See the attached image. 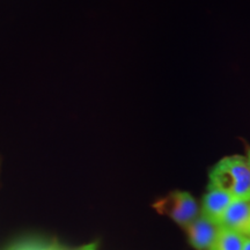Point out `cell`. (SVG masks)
I'll use <instances>...</instances> for the list:
<instances>
[{"label": "cell", "instance_id": "6da1fadb", "mask_svg": "<svg viewBox=\"0 0 250 250\" xmlns=\"http://www.w3.org/2000/svg\"><path fill=\"white\" fill-rule=\"evenodd\" d=\"M208 184L225 190L234 198L250 202V166L246 156L221 159L212 168Z\"/></svg>", "mask_w": 250, "mask_h": 250}, {"label": "cell", "instance_id": "7a4b0ae2", "mask_svg": "<svg viewBox=\"0 0 250 250\" xmlns=\"http://www.w3.org/2000/svg\"><path fill=\"white\" fill-rule=\"evenodd\" d=\"M153 208L158 213L167 215L183 228L189 226L201 213L196 199L189 192L179 190L171 191L156 201Z\"/></svg>", "mask_w": 250, "mask_h": 250}, {"label": "cell", "instance_id": "3957f363", "mask_svg": "<svg viewBox=\"0 0 250 250\" xmlns=\"http://www.w3.org/2000/svg\"><path fill=\"white\" fill-rule=\"evenodd\" d=\"M220 228V225L199 213L186 229L190 245L193 248L196 250H210Z\"/></svg>", "mask_w": 250, "mask_h": 250}, {"label": "cell", "instance_id": "277c9868", "mask_svg": "<svg viewBox=\"0 0 250 250\" xmlns=\"http://www.w3.org/2000/svg\"><path fill=\"white\" fill-rule=\"evenodd\" d=\"M219 225L243 236H250V202L234 201L225 211Z\"/></svg>", "mask_w": 250, "mask_h": 250}, {"label": "cell", "instance_id": "5b68a950", "mask_svg": "<svg viewBox=\"0 0 250 250\" xmlns=\"http://www.w3.org/2000/svg\"><path fill=\"white\" fill-rule=\"evenodd\" d=\"M234 201H236V198L225 190L208 184V192L203 197L201 213L219 225L225 211Z\"/></svg>", "mask_w": 250, "mask_h": 250}, {"label": "cell", "instance_id": "8992f818", "mask_svg": "<svg viewBox=\"0 0 250 250\" xmlns=\"http://www.w3.org/2000/svg\"><path fill=\"white\" fill-rule=\"evenodd\" d=\"M245 236L232 229L221 227L210 250H242Z\"/></svg>", "mask_w": 250, "mask_h": 250}, {"label": "cell", "instance_id": "52a82bcc", "mask_svg": "<svg viewBox=\"0 0 250 250\" xmlns=\"http://www.w3.org/2000/svg\"><path fill=\"white\" fill-rule=\"evenodd\" d=\"M48 245H43L40 242H23L15 246L11 250H46Z\"/></svg>", "mask_w": 250, "mask_h": 250}, {"label": "cell", "instance_id": "ba28073f", "mask_svg": "<svg viewBox=\"0 0 250 250\" xmlns=\"http://www.w3.org/2000/svg\"><path fill=\"white\" fill-rule=\"evenodd\" d=\"M96 247H98L96 243H89V245L81 246V247H79V248L72 249V250H96ZM46 250H67V249H62V248H58V247H55V246H48Z\"/></svg>", "mask_w": 250, "mask_h": 250}, {"label": "cell", "instance_id": "9c48e42d", "mask_svg": "<svg viewBox=\"0 0 250 250\" xmlns=\"http://www.w3.org/2000/svg\"><path fill=\"white\" fill-rule=\"evenodd\" d=\"M242 250H250V236H245Z\"/></svg>", "mask_w": 250, "mask_h": 250}, {"label": "cell", "instance_id": "30bf717a", "mask_svg": "<svg viewBox=\"0 0 250 250\" xmlns=\"http://www.w3.org/2000/svg\"><path fill=\"white\" fill-rule=\"evenodd\" d=\"M246 159H247V161H248V164H249V166H250V148L248 149V152H247Z\"/></svg>", "mask_w": 250, "mask_h": 250}]
</instances>
